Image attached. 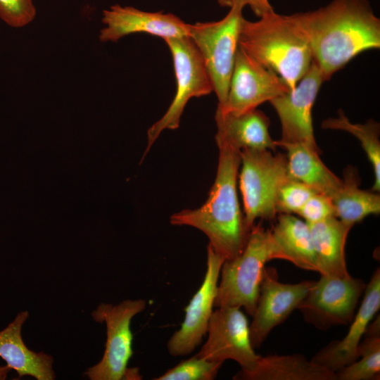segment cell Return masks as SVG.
<instances>
[{
  "mask_svg": "<svg viewBox=\"0 0 380 380\" xmlns=\"http://www.w3.org/2000/svg\"><path fill=\"white\" fill-rule=\"evenodd\" d=\"M244 6L235 4L218 21L189 24L188 37L198 49L212 80L218 104L226 100Z\"/></svg>",
  "mask_w": 380,
  "mask_h": 380,
  "instance_id": "cell-7",
  "label": "cell"
},
{
  "mask_svg": "<svg viewBox=\"0 0 380 380\" xmlns=\"http://www.w3.org/2000/svg\"><path fill=\"white\" fill-rule=\"evenodd\" d=\"M100 42H116L135 33H147L164 40L188 36L189 24L172 13L147 12L118 4L103 11Z\"/></svg>",
  "mask_w": 380,
  "mask_h": 380,
  "instance_id": "cell-15",
  "label": "cell"
},
{
  "mask_svg": "<svg viewBox=\"0 0 380 380\" xmlns=\"http://www.w3.org/2000/svg\"><path fill=\"white\" fill-rule=\"evenodd\" d=\"M275 219L270 232L283 260L319 273L308 224L293 214H279Z\"/></svg>",
  "mask_w": 380,
  "mask_h": 380,
  "instance_id": "cell-22",
  "label": "cell"
},
{
  "mask_svg": "<svg viewBox=\"0 0 380 380\" xmlns=\"http://www.w3.org/2000/svg\"><path fill=\"white\" fill-rule=\"evenodd\" d=\"M215 141L218 164L208 199L198 208L173 213L170 222L201 231L215 253L228 260L242 252L251 229L246 224L237 194L241 151L224 141Z\"/></svg>",
  "mask_w": 380,
  "mask_h": 380,
  "instance_id": "cell-2",
  "label": "cell"
},
{
  "mask_svg": "<svg viewBox=\"0 0 380 380\" xmlns=\"http://www.w3.org/2000/svg\"><path fill=\"white\" fill-rule=\"evenodd\" d=\"M223 363L193 357L182 361L154 380H213Z\"/></svg>",
  "mask_w": 380,
  "mask_h": 380,
  "instance_id": "cell-26",
  "label": "cell"
},
{
  "mask_svg": "<svg viewBox=\"0 0 380 380\" xmlns=\"http://www.w3.org/2000/svg\"><path fill=\"white\" fill-rule=\"evenodd\" d=\"M217 3L221 6L229 8L235 4L248 6L254 14L259 18L274 12L269 0H217Z\"/></svg>",
  "mask_w": 380,
  "mask_h": 380,
  "instance_id": "cell-30",
  "label": "cell"
},
{
  "mask_svg": "<svg viewBox=\"0 0 380 380\" xmlns=\"http://www.w3.org/2000/svg\"><path fill=\"white\" fill-rule=\"evenodd\" d=\"M315 281L296 284L279 281L276 269L265 267L253 320L250 336L254 349L261 346L268 335L298 308Z\"/></svg>",
  "mask_w": 380,
  "mask_h": 380,
  "instance_id": "cell-12",
  "label": "cell"
},
{
  "mask_svg": "<svg viewBox=\"0 0 380 380\" xmlns=\"http://www.w3.org/2000/svg\"><path fill=\"white\" fill-rule=\"evenodd\" d=\"M308 225L319 274L338 277L350 275L346 267L345 247L353 226L336 217Z\"/></svg>",
  "mask_w": 380,
  "mask_h": 380,
  "instance_id": "cell-21",
  "label": "cell"
},
{
  "mask_svg": "<svg viewBox=\"0 0 380 380\" xmlns=\"http://www.w3.org/2000/svg\"><path fill=\"white\" fill-rule=\"evenodd\" d=\"M337 118H329L322 122V127L326 129L341 130L347 132L360 142L374 171V182L372 191L380 190V126L372 119L365 123H353L339 110Z\"/></svg>",
  "mask_w": 380,
  "mask_h": 380,
  "instance_id": "cell-24",
  "label": "cell"
},
{
  "mask_svg": "<svg viewBox=\"0 0 380 380\" xmlns=\"http://www.w3.org/2000/svg\"><path fill=\"white\" fill-rule=\"evenodd\" d=\"M289 16L305 37L324 82L358 54L380 48V20L367 0H333Z\"/></svg>",
  "mask_w": 380,
  "mask_h": 380,
  "instance_id": "cell-1",
  "label": "cell"
},
{
  "mask_svg": "<svg viewBox=\"0 0 380 380\" xmlns=\"http://www.w3.org/2000/svg\"><path fill=\"white\" fill-rule=\"evenodd\" d=\"M274 259L283 256L270 229L254 224L242 252L222 265L214 307H239L252 317L265 265Z\"/></svg>",
  "mask_w": 380,
  "mask_h": 380,
  "instance_id": "cell-4",
  "label": "cell"
},
{
  "mask_svg": "<svg viewBox=\"0 0 380 380\" xmlns=\"http://www.w3.org/2000/svg\"><path fill=\"white\" fill-rule=\"evenodd\" d=\"M224 261L208 244L203 283L185 308L184 319L179 329L167 341V348L170 355L178 357L191 353L207 334Z\"/></svg>",
  "mask_w": 380,
  "mask_h": 380,
  "instance_id": "cell-14",
  "label": "cell"
},
{
  "mask_svg": "<svg viewBox=\"0 0 380 380\" xmlns=\"http://www.w3.org/2000/svg\"><path fill=\"white\" fill-rule=\"evenodd\" d=\"M235 380H336V374L301 354L260 356L251 370L238 372Z\"/></svg>",
  "mask_w": 380,
  "mask_h": 380,
  "instance_id": "cell-19",
  "label": "cell"
},
{
  "mask_svg": "<svg viewBox=\"0 0 380 380\" xmlns=\"http://www.w3.org/2000/svg\"><path fill=\"white\" fill-rule=\"evenodd\" d=\"M277 146L286 151L289 177L296 179L317 194L330 198L340 189L343 179L338 177L322 162L320 151L303 143H285L275 141Z\"/></svg>",
  "mask_w": 380,
  "mask_h": 380,
  "instance_id": "cell-20",
  "label": "cell"
},
{
  "mask_svg": "<svg viewBox=\"0 0 380 380\" xmlns=\"http://www.w3.org/2000/svg\"><path fill=\"white\" fill-rule=\"evenodd\" d=\"M308 224L336 217L331 198L324 194H314L297 213Z\"/></svg>",
  "mask_w": 380,
  "mask_h": 380,
  "instance_id": "cell-29",
  "label": "cell"
},
{
  "mask_svg": "<svg viewBox=\"0 0 380 380\" xmlns=\"http://www.w3.org/2000/svg\"><path fill=\"white\" fill-rule=\"evenodd\" d=\"M316 192L305 184L288 177L280 185L275 198L277 214H297Z\"/></svg>",
  "mask_w": 380,
  "mask_h": 380,
  "instance_id": "cell-27",
  "label": "cell"
},
{
  "mask_svg": "<svg viewBox=\"0 0 380 380\" xmlns=\"http://www.w3.org/2000/svg\"><path fill=\"white\" fill-rule=\"evenodd\" d=\"M291 90L284 80L238 46L227 96L217 110L239 114L257 107Z\"/></svg>",
  "mask_w": 380,
  "mask_h": 380,
  "instance_id": "cell-11",
  "label": "cell"
},
{
  "mask_svg": "<svg viewBox=\"0 0 380 380\" xmlns=\"http://www.w3.org/2000/svg\"><path fill=\"white\" fill-rule=\"evenodd\" d=\"M249 326L241 308H216L209 321L207 340L196 355L222 363L232 360L241 369L251 370L260 355L252 346Z\"/></svg>",
  "mask_w": 380,
  "mask_h": 380,
  "instance_id": "cell-10",
  "label": "cell"
},
{
  "mask_svg": "<svg viewBox=\"0 0 380 380\" xmlns=\"http://www.w3.org/2000/svg\"><path fill=\"white\" fill-rule=\"evenodd\" d=\"M367 284L349 275L338 277L320 275L298 305L305 321L326 331L350 324Z\"/></svg>",
  "mask_w": 380,
  "mask_h": 380,
  "instance_id": "cell-9",
  "label": "cell"
},
{
  "mask_svg": "<svg viewBox=\"0 0 380 380\" xmlns=\"http://www.w3.org/2000/svg\"><path fill=\"white\" fill-rule=\"evenodd\" d=\"M164 41L172 58L177 84L176 93L165 114L148 129V144L143 158L163 131L179 127L182 115L189 100L214 91L203 60L192 40L185 36Z\"/></svg>",
  "mask_w": 380,
  "mask_h": 380,
  "instance_id": "cell-8",
  "label": "cell"
},
{
  "mask_svg": "<svg viewBox=\"0 0 380 380\" xmlns=\"http://www.w3.org/2000/svg\"><path fill=\"white\" fill-rule=\"evenodd\" d=\"M323 82L319 68L312 62L293 89L270 101L281 124L279 141L303 143L320 151L314 135L312 109Z\"/></svg>",
  "mask_w": 380,
  "mask_h": 380,
  "instance_id": "cell-13",
  "label": "cell"
},
{
  "mask_svg": "<svg viewBox=\"0 0 380 380\" xmlns=\"http://www.w3.org/2000/svg\"><path fill=\"white\" fill-rule=\"evenodd\" d=\"M146 306L144 299H127L117 305L102 303L91 312L95 322L106 324L107 338L101 360L85 372L89 379H141L137 369L127 365L133 354L131 321Z\"/></svg>",
  "mask_w": 380,
  "mask_h": 380,
  "instance_id": "cell-6",
  "label": "cell"
},
{
  "mask_svg": "<svg viewBox=\"0 0 380 380\" xmlns=\"http://www.w3.org/2000/svg\"><path fill=\"white\" fill-rule=\"evenodd\" d=\"M379 316L369 324L358 346V358L335 374L336 380H371L380 373Z\"/></svg>",
  "mask_w": 380,
  "mask_h": 380,
  "instance_id": "cell-25",
  "label": "cell"
},
{
  "mask_svg": "<svg viewBox=\"0 0 380 380\" xmlns=\"http://www.w3.org/2000/svg\"><path fill=\"white\" fill-rule=\"evenodd\" d=\"M361 305L355 313L346 336L320 349L311 359L336 373L358 358V346L367 329L380 308V270L372 274L364 291Z\"/></svg>",
  "mask_w": 380,
  "mask_h": 380,
  "instance_id": "cell-16",
  "label": "cell"
},
{
  "mask_svg": "<svg viewBox=\"0 0 380 380\" xmlns=\"http://www.w3.org/2000/svg\"><path fill=\"white\" fill-rule=\"evenodd\" d=\"M29 317L27 310L20 312L9 324L0 331V357L19 378L30 376L37 380H53V358L44 352L28 348L22 338V328Z\"/></svg>",
  "mask_w": 380,
  "mask_h": 380,
  "instance_id": "cell-17",
  "label": "cell"
},
{
  "mask_svg": "<svg viewBox=\"0 0 380 380\" xmlns=\"http://www.w3.org/2000/svg\"><path fill=\"white\" fill-rule=\"evenodd\" d=\"M36 7L33 0H0V19L13 28H21L33 21Z\"/></svg>",
  "mask_w": 380,
  "mask_h": 380,
  "instance_id": "cell-28",
  "label": "cell"
},
{
  "mask_svg": "<svg viewBox=\"0 0 380 380\" xmlns=\"http://www.w3.org/2000/svg\"><path fill=\"white\" fill-rule=\"evenodd\" d=\"M239 189L244 220L251 229L257 219L275 220L277 192L289 177L286 155L270 150L241 151Z\"/></svg>",
  "mask_w": 380,
  "mask_h": 380,
  "instance_id": "cell-5",
  "label": "cell"
},
{
  "mask_svg": "<svg viewBox=\"0 0 380 380\" xmlns=\"http://www.w3.org/2000/svg\"><path fill=\"white\" fill-rule=\"evenodd\" d=\"M11 369L7 365L0 366V380L5 379Z\"/></svg>",
  "mask_w": 380,
  "mask_h": 380,
  "instance_id": "cell-31",
  "label": "cell"
},
{
  "mask_svg": "<svg viewBox=\"0 0 380 380\" xmlns=\"http://www.w3.org/2000/svg\"><path fill=\"white\" fill-rule=\"evenodd\" d=\"M215 141H224L234 148L270 150L277 148L269 132L270 121L261 110L253 109L239 114L222 113L216 110Z\"/></svg>",
  "mask_w": 380,
  "mask_h": 380,
  "instance_id": "cell-18",
  "label": "cell"
},
{
  "mask_svg": "<svg viewBox=\"0 0 380 380\" xmlns=\"http://www.w3.org/2000/svg\"><path fill=\"white\" fill-rule=\"evenodd\" d=\"M360 178L354 168H348L343 184L331 197L336 217L354 226L366 217L380 213V196L373 191L359 188Z\"/></svg>",
  "mask_w": 380,
  "mask_h": 380,
  "instance_id": "cell-23",
  "label": "cell"
},
{
  "mask_svg": "<svg viewBox=\"0 0 380 380\" xmlns=\"http://www.w3.org/2000/svg\"><path fill=\"white\" fill-rule=\"evenodd\" d=\"M239 46L293 89L310 68L308 43L289 15L272 12L258 21L242 20Z\"/></svg>",
  "mask_w": 380,
  "mask_h": 380,
  "instance_id": "cell-3",
  "label": "cell"
}]
</instances>
